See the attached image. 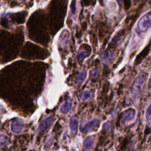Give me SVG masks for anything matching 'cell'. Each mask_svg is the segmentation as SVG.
I'll return each instance as SVG.
<instances>
[{
	"mask_svg": "<svg viewBox=\"0 0 151 151\" xmlns=\"http://www.w3.org/2000/svg\"><path fill=\"white\" fill-rule=\"evenodd\" d=\"M72 106V102L71 101H67L61 107L60 110L63 113H66L69 112Z\"/></svg>",
	"mask_w": 151,
	"mask_h": 151,
	"instance_id": "cell-9",
	"label": "cell"
},
{
	"mask_svg": "<svg viewBox=\"0 0 151 151\" xmlns=\"http://www.w3.org/2000/svg\"><path fill=\"white\" fill-rule=\"evenodd\" d=\"M24 122L21 119H17L14 121L11 126V130L14 133H19L21 132L23 128Z\"/></svg>",
	"mask_w": 151,
	"mask_h": 151,
	"instance_id": "cell-5",
	"label": "cell"
},
{
	"mask_svg": "<svg viewBox=\"0 0 151 151\" xmlns=\"http://www.w3.org/2000/svg\"><path fill=\"white\" fill-rule=\"evenodd\" d=\"M91 97V93L90 91L86 90L81 94V99L83 100H86Z\"/></svg>",
	"mask_w": 151,
	"mask_h": 151,
	"instance_id": "cell-12",
	"label": "cell"
},
{
	"mask_svg": "<svg viewBox=\"0 0 151 151\" xmlns=\"http://www.w3.org/2000/svg\"><path fill=\"white\" fill-rule=\"evenodd\" d=\"M151 27V14H147L143 15L138 22V30L142 33L146 32Z\"/></svg>",
	"mask_w": 151,
	"mask_h": 151,
	"instance_id": "cell-1",
	"label": "cell"
},
{
	"mask_svg": "<svg viewBox=\"0 0 151 151\" xmlns=\"http://www.w3.org/2000/svg\"><path fill=\"white\" fill-rule=\"evenodd\" d=\"M135 116V111L134 109H129L126 111L123 116V122L126 123L134 120Z\"/></svg>",
	"mask_w": 151,
	"mask_h": 151,
	"instance_id": "cell-6",
	"label": "cell"
},
{
	"mask_svg": "<svg viewBox=\"0 0 151 151\" xmlns=\"http://www.w3.org/2000/svg\"><path fill=\"white\" fill-rule=\"evenodd\" d=\"M87 55V53L85 51H82V52L80 53L79 54V56H78L79 60L80 61L83 60L86 57Z\"/></svg>",
	"mask_w": 151,
	"mask_h": 151,
	"instance_id": "cell-14",
	"label": "cell"
},
{
	"mask_svg": "<svg viewBox=\"0 0 151 151\" xmlns=\"http://www.w3.org/2000/svg\"><path fill=\"white\" fill-rule=\"evenodd\" d=\"M95 140L93 136H90L87 137L83 142V149L85 150H89L93 146Z\"/></svg>",
	"mask_w": 151,
	"mask_h": 151,
	"instance_id": "cell-8",
	"label": "cell"
},
{
	"mask_svg": "<svg viewBox=\"0 0 151 151\" xmlns=\"http://www.w3.org/2000/svg\"><path fill=\"white\" fill-rule=\"evenodd\" d=\"M119 151H123V150H122V149H121V150H119Z\"/></svg>",
	"mask_w": 151,
	"mask_h": 151,
	"instance_id": "cell-17",
	"label": "cell"
},
{
	"mask_svg": "<svg viewBox=\"0 0 151 151\" xmlns=\"http://www.w3.org/2000/svg\"><path fill=\"white\" fill-rule=\"evenodd\" d=\"M75 2H73L72 3V5H71V11L73 12V13H74L75 12V11H76V8H75Z\"/></svg>",
	"mask_w": 151,
	"mask_h": 151,
	"instance_id": "cell-16",
	"label": "cell"
},
{
	"mask_svg": "<svg viewBox=\"0 0 151 151\" xmlns=\"http://www.w3.org/2000/svg\"><path fill=\"white\" fill-rule=\"evenodd\" d=\"M69 126L71 132V134L73 135H76L78 130V121L75 117L72 116L70 118Z\"/></svg>",
	"mask_w": 151,
	"mask_h": 151,
	"instance_id": "cell-7",
	"label": "cell"
},
{
	"mask_svg": "<svg viewBox=\"0 0 151 151\" xmlns=\"http://www.w3.org/2000/svg\"><path fill=\"white\" fill-rule=\"evenodd\" d=\"M98 71L96 70H94L91 71V74H90L91 76L93 77V78H95V77H96V76H97V75H98Z\"/></svg>",
	"mask_w": 151,
	"mask_h": 151,
	"instance_id": "cell-15",
	"label": "cell"
},
{
	"mask_svg": "<svg viewBox=\"0 0 151 151\" xmlns=\"http://www.w3.org/2000/svg\"><path fill=\"white\" fill-rule=\"evenodd\" d=\"M54 122V119L52 116H49L44 119L40 123L39 127V134H43L51 127Z\"/></svg>",
	"mask_w": 151,
	"mask_h": 151,
	"instance_id": "cell-3",
	"label": "cell"
},
{
	"mask_svg": "<svg viewBox=\"0 0 151 151\" xmlns=\"http://www.w3.org/2000/svg\"><path fill=\"white\" fill-rule=\"evenodd\" d=\"M146 118L147 122L151 124V105L149 106V107L146 111Z\"/></svg>",
	"mask_w": 151,
	"mask_h": 151,
	"instance_id": "cell-13",
	"label": "cell"
},
{
	"mask_svg": "<svg viewBox=\"0 0 151 151\" xmlns=\"http://www.w3.org/2000/svg\"><path fill=\"white\" fill-rule=\"evenodd\" d=\"M102 60L105 63H109L112 60V56L109 52L105 53L102 55Z\"/></svg>",
	"mask_w": 151,
	"mask_h": 151,
	"instance_id": "cell-11",
	"label": "cell"
},
{
	"mask_svg": "<svg viewBox=\"0 0 151 151\" xmlns=\"http://www.w3.org/2000/svg\"><path fill=\"white\" fill-rule=\"evenodd\" d=\"M99 121L98 119H93L87 123L83 127L81 128V131L83 132H88L96 129L99 125Z\"/></svg>",
	"mask_w": 151,
	"mask_h": 151,
	"instance_id": "cell-4",
	"label": "cell"
},
{
	"mask_svg": "<svg viewBox=\"0 0 151 151\" xmlns=\"http://www.w3.org/2000/svg\"><path fill=\"white\" fill-rule=\"evenodd\" d=\"M145 82V79L143 76H141L138 77L135 81L131 89V93L134 97H136L139 94L143 85Z\"/></svg>",
	"mask_w": 151,
	"mask_h": 151,
	"instance_id": "cell-2",
	"label": "cell"
},
{
	"mask_svg": "<svg viewBox=\"0 0 151 151\" xmlns=\"http://www.w3.org/2000/svg\"><path fill=\"white\" fill-rule=\"evenodd\" d=\"M86 75H87V73L84 70L81 71L80 72V73L79 74V76H78V83L79 85H81L84 82V81L86 78Z\"/></svg>",
	"mask_w": 151,
	"mask_h": 151,
	"instance_id": "cell-10",
	"label": "cell"
}]
</instances>
